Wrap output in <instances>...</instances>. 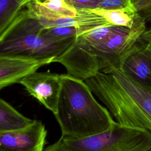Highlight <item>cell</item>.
I'll use <instances>...</instances> for the list:
<instances>
[{"instance_id":"1","label":"cell","mask_w":151,"mask_h":151,"mask_svg":"<svg viewBox=\"0 0 151 151\" xmlns=\"http://www.w3.org/2000/svg\"><path fill=\"white\" fill-rule=\"evenodd\" d=\"M119 124L151 132V90L110 66L85 81Z\"/></svg>"},{"instance_id":"2","label":"cell","mask_w":151,"mask_h":151,"mask_svg":"<svg viewBox=\"0 0 151 151\" xmlns=\"http://www.w3.org/2000/svg\"><path fill=\"white\" fill-rule=\"evenodd\" d=\"M62 88L54 114L61 130V139H81L102 133L116 121L107 108L94 98L86 84L67 74H61Z\"/></svg>"},{"instance_id":"3","label":"cell","mask_w":151,"mask_h":151,"mask_svg":"<svg viewBox=\"0 0 151 151\" xmlns=\"http://www.w3.org/2000/svg\"><path fill=\"white\" fill-rule=\"evenodd\" d=\"M44 27L21 10L0 34V55H20L37 58L61 56L76 38L57 41L41 35Z\"/></svg>"},{"instance_id":"4","label":"cell","mask_w":151,"mask_h":151,"mask_svg":"<svg viewBox=\"0 0 151 151\" xmlns=\"http://www.w3.org/2000/svg\"><path fill=\"white\" fill-rule=\"evenodd\" d=\"M60 140L73 151H151V132L116 122L100 134L81 139Z\"/></svg>"},{"instance_id":"5","label":"cell","mask_w":151,"mask_h":151,"mask_svg":"<svg viewBox=\"0 0 151 151\" xmlns=\"http://www.w3.org/2000/svg\"><path fill=\"white\" fill-rule=\"evenodd\" d=\"M146 28V22L141 18L133 28L122 27L118 32L97 47L92 48L78 40L76 42L92 55L101 72L110 66L120 68L124 59L141 42Z\"/></svg>"},{"instance_id":"6","label":"cell","mask_w":151,"mask_h":151,"mask_svg":"<svg viewBox=\"0 0 151 151\" xmlns=\"http://www.w3.org/2000/svg\"><path fill=\"white\" fill-rule=\"evenodd\" d=\"M19 83L29 95L54 114L56 113L62 88L61 74L50 71L36 72L22 78Z\"/></svg>"},{"instance_id":"7","label":"cell","mask_w":151,"mask_h":151,"mask_svg":"<svg viewBox=\"0 0 151 151\" xmlns=\"http://www.w3.org/2000/svg\"><path fill=\"white\" fill-rule=\"evenodd\" d=\"M57 58H37L20 55H0V89L19 83L45 65L56 62Z\"/></svg>"},{"instance_id":"8","label":"cell","mask_w":151,"mask_h":151,"mask_svg":"<svg viewBox=\"0 0 151 151\" xmlns=\"http://www.w3.org/2000/svg\"><path fill=\"white\" fill-rule=\"evenodd\" d=\"M47 131L41 120L16 131L0 133V151H44Z\"/></svg>"},{"instance_id":"9","label":"cell","mask_w":151,"mask_h":151,"mask_svg":"<svg viewBox=\"0 0 151 151\" xmlns=\"http://www.w3.org/2000/svg\"><path fill=\"white\" fill-rule=\"evenodd\" d=\"M119 69L137 83L151 90L150 44L142 40L124 59Z\"/></svg>"},{"instance_id":"10","label":"cell","mask_w":151,"mask_h":151,"mask_svg":"<svg viewBox=\"0 0 151 151\" xmlns=\"http://www.w3.org/2000/svg\"><path fill=\"white\" fill-rule=\"evenodd\" d=\"M23 10L29 17L46 20L73 18L78 15V10L65 0H34L27 4Z\"/></svg>"},{"instance_id":"11","label":"cell","mask_w":151,"mask_h":151,"mask_svg":"<svg viewBox=\"0 0 151 151\" xmlns=\"http://www.w3.org/2000/svg\"><path fill=\"white\" fill-rule=\"evenodd\" d=\"M34 120L23 116L5 100L0 99V133L25 129Z\"/></svg>"},{"instance_id":"12","label":"cell","mask_w":151,"mask_h":151,"mask_svg":"<svg viewBox=\"0 0 151 151\" xmlns=\"http://www.w3.org/2000/svg\"><path fill=\"white\" fill-rule=\"evenodd\" d=\"M90 11L97 15L103 17L108 22L113 25L130 29L133 28L142 18L137 14L133 5L114 10L95 9Z\"/></svg>"},{"instance_id":"13","label":"cell","mask_w":151,"mask_h":151,"mask_svg":"<svg viewBox=\"0 0 151 151\" xmlns=\"http://www.w3.org/2000/svg\"><path fill=\"white\" fill-rule=\"evenodd\" d=\"M22 9L17 0H0V34L11 24Z\"/></svg>"},{"instance_id":"14","label":"cell","mask_w":151,"mask_h":151,"mask_svg":"<svg viewBox=\"0 0 151 151\" xmlns=\"http://www.w3.org/2000/svg\"><path fill=\"white\" fill-rule=\"evenodd\" d=\"M39 34L51 40L61 41L76 38L78 35V30L75 27H43Z\"/></svg>"},{"instance_id":"15","label":"cell","mask_w":151,"mask_h":151,"mask_svg":"<svg viewBox=\"0 0 151 151\" xmlns=\"http://www.w3.org/2000/svg\"><path fill=\"white\" fill-rule=\"evenodd\" d=\"M134 6L146 25L151 24V0H140L134 5Z\"/></svg>"},{"instance_id":"16","label":"cell","mask_w":151,"mask_h":151,"mask_svg":"<svg viewBox=\"0 0 151 151\" xmlns=\"http://www.w3.org/2000/svg\"><path fill=\"white\" fill-rule=\"evenodd\" d=\"M77 10H91L97 9L103 0H65Z\"/></svg>"},{"instance_id":"17","label":"cell","mask_w":151,"mask_h":151,"mask_svg":"<svg viewBox=\"0 0 151 151\" xmlns=\"http://www.w3.org/2000/svg\"><path fill=\"white\" fill-rule=\"evenodd\" d=\"M133 5L131 0H103L97 9L106 10L118 9Z\"/></svg>"},{"instance_id":"18","label":"cell","mask_w":151,"mask_h":151,"mask_svg":"<svg viewBox=\"0 0 151 151\" xmlns=\"http://www.w3.org/2000/svg\"><path fill=\"white\" fill-rule=\"evenodd\" d=\"M44 151H73V150L66 147L63 142L59 139L57 142L52 145L48 146Z\"/></svg>"},{"instance_id":"19","label":"cell","mask_w":151,"mask_h":151,"mask_svg":"<svg viewBox=\"0 0 151 151\" xmlns=\"http://www.w3.org/2000/svg\"><path fill=\"white\" fill-rule=\"evenodd\" d=\"M142 40L148 43H151V24L147 25L146 29L142 36Z\"/></svg>"},{"instance_id":"20","label":"cell","mask_w":151,"mask_h":151,"mask_svg":"<svg viewBox=\"0 0 151 151\" xmlns=\"http://www.w3.org/2000/svg\"><path fill=\"white\" fill-rule=\"evenodd\" d=\"M34 0H17V2L19 6H21L22 8L24 7V6L28 4V2L32 1Z\"/></svg>"},{"instance_id":"21","label":"cell","mask_w":151,"mask_h":151,"mask_svg":"<svg viewBox=\"0 0 151 151\" xmlns=\"http://www.w3.org/2000/svg\"><path fill=\"white\" fill-rule=\"evenodd\" d=\"M140 0H131V2H132V3L133 4V5H134L135 4H136L138 1H139Z\"/></svg>"},{"instance_id":"22","label":"cell","mask_w":151,"mask_h":151,"mask_svg":"<svg viewBox=\"0 0 151 151\" xmlns=\"http://www.w3.org/2000/svg\"><path fill=\"white\" fill-rule=\"evenodd\" d=\"M150 44V49H151V43H149Z\"/></svg>"}]
</instances>
